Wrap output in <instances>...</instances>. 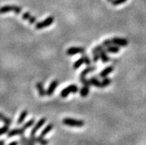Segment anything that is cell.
Masks as SVG:
<instances>
[{"label":"cell","mask_w":146,"mask_h":145,"mask_svg":"<svg viewBox=\"0 0 146 145\" xmlns=\"http://www.w3.org/2000/svg\"><path fill=\"white\" fill-rule=\"evenodd\" d=\"M62 124L69 127H82L85 125V121L82 120H78L71 118H65L62 120Z\"/></svg>","instance_id":"cell-1"},{"label":"cell","mask_w":146,"mask_h":145,"mask_svg":"<svg viewBox=\"0 0 146 145\" xmlns=\"http://www.w3.org/2000/svg\"><path fill=\"white\" fill-rule=\"evenodd\" d=\"M80 91V89L76 85H70L63 89L60 93V96L62 98H66L70 93H76Z\"/></svg>","instance_id":"cell-2"},{"label":"cell","mask_w":146,"mask_h":145,"mask_svg":"<svg viewBox=\"0 0 146 145\" xmlns=\"http://www.w3.org/2000/svg\"><path fill=\"white\" fill-rule=\"evenodd\" d=\"M13 12L16 14H19L22 12V7L17 5H5L0 7V13H8V12Z\"/></svg>","instance_id":"cell-3"},{"label":"cell","mask_w":146,"mask_h":145,"mask_svg":"<svg viewBox=\"0 0 146 145\" xmlns=\"http://www.w3.org/2000/svg\"><path fill=\"white\" fill-rule=\"evenodd\" d=\"M54 22V17H48L42 22H36V28L37 30H42L45 28H48L50 25H51Z\"/></svg>","instance_id":"cell-4"},{"label":"cell","mask_w":146,"mask_h":145,"mask_svg":"<svg viewBox=\"0 0 146 145\" xmlns=\"http://www.w3.org/2000/svg\"><path fill=\"white\" fill-rule=\"evenodd\" d=\"M85 53V49L82 47H71L66 50V54L68 56L76 55V54H79V53L84 54Z\"/></svg>","instance_id":"cell-5"},{"label":"cell","mask_w":146,"mask_h":145,"mask_svg":"<svg viewBox=\"0 0 146 145\" xmlns=\"http://www.w3.org/2000/svg\"><path fill=\"white\" fill-rule=\"evenodd\" d=\"M96 48H98L99 50V52H100V59L102 60V63L106 64V63L110 61V58L109 56H108V52L103 48V46H102V45H98V46H96Z\"/></svg>","instance_id":"cell-6"},{"label":"cell","mask_w":146,"mask_h":145,"mask_svg":"<svg viewBox=\"0 0 146 145\" xmlns=\"http://www.w3.org/2000/svg\"><path fill=\"white\" fill-rule=\"evenodd\" d=\"M45 121H46V119H45V118H42V119H40L39 120V121H37V123L36 124L35 126L33 127L32 130L31 131V135H30V136H36V133L37 131L39 130V129L44 124Z\"/></svg>","instance_id":"cell-7"},{"label":"cell","mask_w":146,"mask_h":145,"mask_svg":"<svg viewBox=\"0 0 146 145\" xmlns=\"http://www.w3.org/2000/svg\"><path fill=\"white\" fill-rule=\"evenodd\" d=\"M112 44L117 45L119 47H126L128 44V41L124 38H119V37H114L111 39Z\"/></svg>","instance_id":"cell-8"},{"label":"cell","mask_w":146,"mask_h":145,"mask_svg":"<svg viewBox=\"0 0 146 145\" xmlns=\"http://www.w3.org/2000/svg\"><path fill=\"white\" fill-rule=\"evenodd\" d=\"M58 85H59V81L57 79H55V80H53L51 81V83L50 84L49 87H48V90L46 91V95L48 96H51L55 92L56 89Z\"/></svg>","instance_id":"cell-9"},{"label":"cell","mask_w":146,"mask_h":145,"mask_svg":"<svg viewBox=\"0 0 146 145\" xmlns=\"http://www.w3.org/2000/svg\"><path fill=\"white\" fill-rule=\"evenodd\" d=\"M25 132V130H24L22 127V128L13 129V130H11L7 132V137L11 138V137L15 136H22V135H24Z\"/></svg>","instance_id":"cell-10"},{"label":"cell","mask_w":146,"mask_h":145,"mask_svg":"<svg viewBox=\"0 0 146 145\" xmlns=\"http://www.w3.org/2000/svg\"><path fill=\"white\" fill-rule=\"evenodd\" d=\"M22 18L25 20H27L28 22H29L30 24H36V18L35 17H33L32 16L29 12H25V13H23L22 14Z\"/></svg>","instance_id":"cell-11"},{"label":"cell","mask_w":146,"mask_h":145,"mask_svg":"<svg viewBox=\"0 0 146 145\" xmlns=\"http://www.w3.org/2000/svg\"><path fill=\"white\" fill-rule=\"evenodd\" d=\"M113 70H114V68H113V66H108L100 72V73L99 74V75H100V78H102V79H103V78L107 77L108 75H109L111 73H112Z\"/></svg>","instance_id":"cell-12"},{"label":"cell","mask_w":146,"mask_h":145,"mask_svg":"<svg viewBox=\"0 0 146 145\" xmlns=\"http://www.w3.org/2000/svg\"><path fill=\"white\" fill-rule=\"evenodd\" d=\"M30 138H31L35 143H39L42 145H46L48 144V141H47L45 138H44V137H42L40 136H38V137H36V136H30Z\"/></svg>","instance_id":"cell-13"},{"label":"cell","mask_w":146,"mask_h":145,"mask_svg":"<svg viewBox=\"0 0 146 145\" xmlns=\"http://www.w3.org/2000/svg\"><path fill=\"white\" fill-rule=\"evenodd\" d=\"M96 69V66H91V65H89V66H88L87 68H85V69H84V70L81 72L80 77H86V75H87V74H88L89 73H91V72L94 71Z\"/></svg>","instance_id":"cell-14"},{"label":"cell","mask_w":146,"mask_h":145,"mask_svg":"<svg viewBox=\"0 0 146 145\" xmlns=\"http://www.w3.org/2000/svg\"><path fill=\"white\" fill-rule=\"evenodd\" d=\"M36 89L38 90V93H39V95L42 97L43 96H46V91L44 88V85L42 82H37L36 85Z\"/></svg>","instance_id":"cell-15"},{"label":"cell","mask_w":146,"mask_h":145,"mask_svg":"<svg viewBox=\"0 0 146 145\" xmlns=\"http://www.w3.org/2000/svg\"><path fill=\"white\" fill-rule=\"evenodd\" d=\"M120 50L119 46L115 45V44H111L106 48V51L110 53H117Z\"/></svg>","instance_id":"cell-16"},{"label":"cell","mask_w":146,"mask_h":145,"mask_svg":"<svg viewBox=\"0 0 146 145\" xmlns=\"http://www.w3.org/2000/svg\"><path fill=\"white\" fill-rule=\"evenodd\" d=\"M20 143L22 144H26V145L35 144V142H33L31 138H26L24 135H22V136H20Z\"/></svg>","instance_id":"cell-17"},{"label":"cell","mask_w":146,"mask_h":145,"mask_svg":"<svg viewBox=\"0 0 146 145\" xmlns=\"http://www.w3.org/2000/svg\"><path fill=\"white\" fill-rule=\"evenodd\" d=\"M89 81L91 83V85L98 87V88H101V81L96 76H92V77L90 78Z\"/></svg>","instance_id":"cell-18"},{"label":"cell","mask_w":146,"mask_h":145,"mask_svg":"<svg viewBox=\"0 0 146 145\" xmlns=\"http://www.w3.org/2000/svg\"><path fill=\"white\" fill-rule=\"evenodd\" d=\"M28 110H23V111L21 113L20 116H19L18 120H17V124L20 125V124H22L23 122H24L25 120V119H26V117H27V116H28Z\"/></svg>","instance_id":"cell-19"},{"label":"cell","mask_w":146,"mask_h":145,"mask_svg":"<svg viewBox=\"0 0 146 145\" xmlns=\"http://www.w3.org/2000/svg\"><path fill=\"white\" fill-rule=\"evenodd\" d=\"M53 128H54V125L52 124H49L47 125L46 127L44 128V130L41 132L39 136H42V137H44L48 133H49V132L53 130Z\"/></svg>","instance_id":"cell-20"},{"label":"cell","mask_w":146,"mask_h":145,"mask_svg":"<svg viewBox=\"0 0 146 145\" xmlns=\"http://www.w3.org/2000/svg\"><path fill=\"white\" fill-rule=\"evenodd\" d=\"M90 92V86H86V85H84L80 90V94L82 97H86L88 96V95L89 94Z\"/></svg>","instance_id":"cell-21"},{"label":"cell","mask_w":146,"mask_h":145,"mask_svg":"<svg viewBox=\"0 0 146 145\" xmlns=\"http://www.w3.org/2000/svg\"><path fill=\"white\" fill-rule=\"evenodd\" d=\"M92 54H93V61L94 62H97L99 61V59H100V52H99L98 48L95 47L94 48H93L92 50Z\"/></svg>","instance_id":"cell-22"},{"label":"cell","mask_w":146,"mask_h":145,"mask_svg":"<svg viewBox=\"0 0 146 145\" xmlns=\"http://www.w3.org/2000/svg\"><path fill=\"white\" fill-rule=\"evenodd\" d=\"M0 120L2 121V122L5 124L8 125V126L11 125V124H12V120L10 118L7 117V116H6L5 115H4L3 113H0Z\"/></svg>","instance_id":"cell-23"},{"label":"cell","mask_w":146,"mask_h":145,"mask_svg":"<svg viewBox=\"0 0 146 145\" xmlns=\"http://www.w3.org/2000/svg\"><path fill=\"white\" fill-rule=\"evenodd\" d=\"M83 64H85V60H84V57L82 56L80 59L76 60V62L74 63V66H73L74 67V70H77V69H79Z\"/></svg>","instance_id":"cell-24"},{"label":"cell","mask_w":146,"mask_h":145,"mask_svg":"<svg viewBox=\"0 0 146 145\" xmlns=\"http://www.w3.org/2000/svg\"><path fill=\"white\" fill-rule=\"evenodd\" d=\"M111 83V79L110 78L107 77L103 78V80L101 81V88H103V87H106Z\"/></svg>","instance_id":"cell-25"},{"label":"cell","mask_w":146,"mask_h":145,"mask_svg":"<svg viewBox=\"0 0 146 145\" xmlns=\"http://www.w3.org/2000/svg\"><path fill=\"white\" fill-rule=\"evenodd\" d=\"M34 122H35V119H30L29 121H28L26 123L24 124L22 128L26 130L29 128V127H32V126L33 125V124H34Z\"/></svg>","instance_id":"cell-26"},{"label":"cell","mask_w":146,"mask_h":145,"mask_svg":"<svg viewBox=\"0 0 146 145\" xmlns=\"http://www.w3.org/2000/svg\"><path fill=\"white\" fill-rule=\"evenodd\" d=\"M8 131H9V126L5 124V126H3V127L0 128V136L5 134V133H7Z\"/></svg>","instance_id":"cell-27"},{"label":"cell","mask_w":146,"mask_h":145,"mask_svg":"<svg viewBox=\"0 0 146 145\" xmlns=\"http://www.w3.org/2000/svg\"><path fill=\"white\" fill-rule=\"evenodd\" d=\"M126 1H128V0H112L111 2H112V5H122V4L125 3Z\"/></svg>","instance_id":"cell-28"},{"label":"cell","mask_w":146,"mask_h":145,"mask_svg":"<svg viewBox=\"0 0 146 145\" xmlns=\"http://www.w3.org/2000/svg\"><path fill=\"white\" fill-rule=\"evenodd\" d=\"M82 56L84 57V60H85V64L87 65V66H89V65H91V61L90 59L88 56L87 55H85V54H83Z\"/></svg>","instance_id":"cell-29"},{"label":"cell","mask_w":146,"mask_h":145,"mask_svg":"<svg viewBox=\"0 0 146 145\" xmlns=\"http://www.w3.org/2000/svg\"><path fill=\"white\" fill-rule=\"evenodd\" d=\"M111 44H112V42H111V39H106V40L104 41L103 43H102V46L107 48L108 46H109Z\"/></svg>","instance_id":"cell-30"},{"label":"cell","mask_w":146,"mask_h":145,"mask_svg":"<svg viewBox=\"0 0 146 145\" xmlns=\"http://www.w3.org/2000/svg\"><path fill=\"white\" fill-rule=\"evenodd\" d=\"M19 144V142H10L9 143V144L10 145H13V144Z\"/></svg>","instance_id":"cell-31"},{"label":"cell","mask_w":146,"mask_h":145,"mask_svg":"<svg viewBox=\"0 0 146 145\" xmlns=\"http://www.w3.org/2000/svg\"><path fill=\"white\" fill-rule=\"evenodd\" d=\"M5 144V141H3V140H2V141H0V145Z\"/></svg>","instance_id":"cell-32"},{"label":"cell","mask_w":146,"mask_h":145,"mask_svg":"<svg viewBox=\"0 0 146 145\" xmlns=\"http://www.w3.org/2000/svg\"><path fill=\"white\" fill-rule=\"evenodd\" d=\"M108 2H111L112 0H108Z\"/></svg>","instance_id":"cell-33"}]
</instances>
